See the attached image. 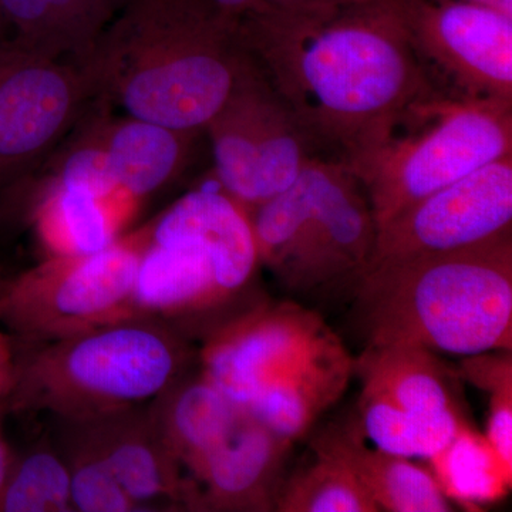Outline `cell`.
Here are the masks:
<instances>
[{
    "mask_svg": "<svg viewBox=\"0 0 512 512\" xmlns=\"http://www.w3.org/2000/svg\"><path fill=\"white\" fill-rule=\"evenodd\" d=\"M239 42L322 160L362 173L431 83L392 0H350L316 12L235 19Z\"/></svg>",
    "mask_w": 512,
    "mask_h": 512,
    "instance_id": "6da1fadb",
    "label": "cell"
},
{
    "mask_svg": "<svg viewBox=\"0 0 512 512\" xmlns=\"http://www.w3.org/2000/svg\"><path fill=\"white\" fill-rule=\"evenodd\" d=\"M248 59L235 19L211 3L130 0L79 66L94 99L134 119L201 133Z\"/></svg>",
    "mask_w": 512,
    "mask_h": 512,
    "instance_id": "7a4b0ae2",
    "label": "cell"
},
{
    "mask_svg": "<svg viewBox=\"0 0 512 512\" xmlns=\"http://www.w3.org/2000/svg\"><path fill=\"white\" fill-rule=\"evenodd\" d=\"M367 345L512 350V229L456 251L379 262L352 299Z\"/></svg>",
    "mask_w": 512,
    "mask_h": 512,
    "instance_id": "3957f363",
    "label": "cell"
},
{
    "mask_svg": "<svg viewBox=\"0 0 512 512\" xmlns=\"http://www.w3.org/2000/svg\"><path fill=\"white\" fill-rule=\"evenodd\" d=\"M261 264L293 295L353 299L377 238L372 204L348 165L313 158L281 194L249 211Z\"/></svg>",
    "mask_w": 512,
    "mask_h": 512,
    "instance_id": "277c9868",
    "label": "cell"
},
{
    "mask_svg": "<svg viewBox=\"0 0 512 512\" xmlns=\"http://www.w3.org/2000/svg\"><path fill=\"white\" fill-rule=\"evenodd\" d=\"M357 177L377 228L431 192L512 154V103L437 93Z\"/></svg>",
    "mask_w": 512,
    "mask_h": 512,
    "instance_id": "5b68a950",
    "label": "cell"
},
{
    "mask_svg": "<svg viewBox=\"0 0 512 512\" xmlns=\"http://www.w3.org/2000/svg\"><path fill=\"white\" fill-rule=\"evenodd\" d=\"M205 131L217 184L247 211L288 190L318 158L298 120L251 57Z\"/></svg>",
    "mask_w": 512,
    "mask_h": 512,
    "instance_id": "8992f818",
    "label": "cell"
},
{
    "mask_svg": "<svg viewBox=\"0 0 512 512\" xmlns=\"http://www.w3.org/2000/svg\"><path fill=\"white\" fill-rule=\"evenodd\" d=\"M92 100L82 66L6 40L0 47V190L49 157Z\"/></svg>",
    "mask_w": 512,
    "mask_h": 512,
    "instance_id": "52a82bcc",
    "label": "cell"
},
{
    "mask_svg": "<svg viewBox=\"0 0 512 512\" xmlns=\"http://www.w3.org/2000/svg\"><path fill=\"white\" fill-rule=\"evenodd\" d=\"M441 93L512 103V18L458 0H392Z\"/></svg>",
    "mask_w": 512,
    "mask_h": 512,
    "instance_id": "ba28073f",
    "label": "cell"
},
{
    "mask_svg": "<svg viewBox=\"0 0 512 512\" xmlns=\"http://www.w3.org/2000/svg\"><path fill=\"white\" fill-rule=\"evenodd\" d=\"M512 229V154L431 192L377 228L370 266L480 244Z\"/></svg>",
    "mask_w": 512,
    "mask_h": 512,
    "instance_id": "9c48e42d",
    "label": "cell"
},
{
    "mask_svg": "<svg viewBox=\"0 0 512 512\" xmlns=\"http://www.w3.org/2000/svg\"><path fill=\"white\" fill-rule=\"evenodd\" d=\"M332 333L318 312L301 303H265L212 340L205 353V379L248 409L266 384Z\"/></svg>",
    "mask_w": 512,
    "mask_h": 512,
    "instance_id": "30bf717a",
    "label": "cell"
},
{
    "mask_svg": "<svg viewBox=\"0 0 512 512\" xmlns=\"http://www.w3.org/2000/svg\"><path fill=\"white\" fill-rule=\"evenodd\" d=\"M173 350L156 333L116 328L73 346L66 373L74 386L103 399L134 402L160 392L174 373Z\"/></svg>",
    "mask_w": 512,
    "mask_h": 512,
    "instance_id": "8fae6325",
    "label": "cell"
},
{
    "mask_svg": "<svg viewBox=\"0 0 512 512\" xmlns=\"http://www.w3.org/2000/svg\"><path fill=\"white\" fill-rule=\"evenodd\" d=\"M355 375V357L332 333L305 359L266 384L248 410L268 429L301 440L342 399Z\"/></svg>",
    "mask_w": 512,
    "mask_h": 512,
    "instance_id": "7c38bea8",
    "label": "cell"
},
{
    "mask_svg": "<svg viewBox=\"0 0 512 512\" xmlns=\"http://www.w3.org/2000/svg\"><path fill=\"white\" fill-rule=\"evenodd\" d=\"M292 446L245 409L237 427L197 471L217 507L272 511Z\"/></svg>",
    "mask_w": 512,
    "mask_h": 512,
    "instance_id": "4fadbf2b",
    "label": "cell"
},
{
    "mask_svg": "<svg viewBox=\"0 0 512 512\" xmlns=\"http://www.w3.org/2000/svg\"><path fill=\"white\" fill-rule=\"evenodd\" d=\"M313 453L336 461L365 487L380 511H453L437 478L410 458L367 446L356 420L332 423L316 434Z\"/></svg>",
    "mask_w": 512,
    "mask_h": 512,
    "instance_id": "5bb4252c",
    "label": "cell"
},
{
    "mask_svg": "<svg viewBox=\"0 0 512 512\" xmlns=\"http://www.w3.org/2000/svg\"><path fill=\"white\" fill-rule=\"evenodd\" d=\"M96 117L94 127L111 180L117 191L131 197L153 194L183 173L200 134L130 116Z\"/></svg>",
    "mask_w": 512,
    "mask_h": 512,
    "instance_id": "9a60e30c",
    "label": "cell"
},
{
    "mask_svg": "<svg viewBox=\"0 0 512 512\" xmlns=\"http://www.w3.org/2000/svg\"><path fill=\"white\" fill-rule=\"evenodd\" d=\"M355 375L363 390L406 412L464 416L460 373L448 369L433 350L400 343L366 345L355 359Z\"/></svg>",
    "mask_w": 512,
    "mask_h": 512,
    "instance_id": "2e32d148",
    "label": "cell"
},
{
    "mask_svg": "<svg viewBox=\"0 0 512 512\" xmlns=\"http://www.w3.org/2000/svg\"><path fill=\"white\" fill-rule=\"evenodd\" d=\"M357 426L373 446L394 456L426 458L439 456L463 431L470 429L458 414H416L400 409L384 397L362 389Z\"/></svg>",
    "mask_w": 512,
    "mask_h": 512,
    "instance_id": "e0dca14e",
    "label": "cell"
},
{
    "mask_svg": "<svg viewBox=\"0 0 512 512\" xmlns=\"http://www.w3.org/2000/svg\"><path fill=\"white\" fill-rule=\"evenodd\" d=\"M138 262L136 251L113 244L96 254L79 256L57 285V311L72 318L110 311L133 293Z\"/></svg>",
    "mask_w": 512,
    "mask_h": 512,
    "instance_id": "ac0fdd59",
    "label": "cell"
},
{
    "mask_svg": "<svg viewBox=\"0 0 512 512\" xmlns=\"http://www.w3.org/2000/svg\"><path fill=\"white\" fill-rule=\"evenodd\" d=\"M312 463L289 473L275 498L279 512H379L375 500L350 471L313 453Z\"/></svg>",
    "mask_w": 512,
    "mask_h": 512,
    "instance_id": "d6986e66",
    "label": "cell"
},
{
    "mask_svg": "<svg viewBox=\"0 0 512 512\" xmlns=\"http://www.w3.org/2000/svg\"><path fill=\"white\" fill-rule=\"evenodd\" d=\"M245 407L232 402L210 380L187 387L175 402L173 430L195 468L220 446L244 416Z\"/></svg>",
    "mask_w": 512,
    "mask_h": 512,
    "instance_id": "ffe728a7",
    "label": "cell"
},
{
    "mask_svg": "<svg viewBox=\"0 0 512 512\" xmlns=\"http://www.w3.org/2000/svg\"><path fill=\"white\" fill-rule=\"evenodd\" d=\"M460 376L490 396L487 437L505 473L512 478V355L485 352L466 356Z\"/></svg>",
    "mask_w": 512,
    "mask_h": 512,
    "instance_id": "44dd1931",
    "label": "cell"
},
{
    "mask_svg": "<svg viewBox=\"0 0 512 512\" xmlns=\"http://www.w3.org/2000/svg\"><path fill=\"white\" fill-rule=\"evenodd\" d=\"M69 471L52 454L26 458L0 491V510L6 512L64 511L70 504Z\"/></svg>",
    "mask_w": 512,
    "mask_h": 512,
    "instance_id": "7402d4cb",
    "label": "cell"
},
{
    "mask_svg": "<svg viewBox=\"0 0 512 512\" xmlns=\"http://www.w3.org/2000/svg\"><path fill=\"white\" fill-rule=\"evenodd\" d=\"M50 217L60 229L63 244L73 254L86 256L113 244V231L103 201L77 188L55 185Z\"/></svg>",
    "mask_w": 512,
    "mask_h": 512,
    "instance_id": "603a6c76",
    "label": "cell"
},
{
    "mask_svg": "<svg viewBox=\"0 0 512 512\" xmlns=\"http://www.w3.org/2000/svg\"><path fill=\"white\" fill-rule=\"evenodd\" d=\"M64 59L83 64L130 0H49Z\"/></svg>",
    "mask_w": 512,
    "mask_h": 512,
    "instance_id": "cb8c5ba5",
    "label": "cell"
},
{
    "mask_svg": "<svg viewBox=\"0 0 512 512\" xmlns=\"http://www.w3.org/2000/svg\"><path fill=\"white\" fill-rule=\"evenodd\" d=\"M6 26H12L16 45L55 59H64L49 0H0Z\"/></svg>",
    "mask_w": 512,
    "mask_h": 512,
    "instance_id": "d4e9b609",
    "label": "cell"
},
{
    "mask_svg": "<svg viewBox=\"0 0 512 512\" xmlns=\"http://www.w3.org/2000/svg\"><path fill=\"white\" fill-rule=\"evenodd\" d=\"M103 461L131 501L151 500L163 491L157 458L143 444H121Z\"/></svg>",
    "mask_w": 512,
    "mask_h": 512,
    "instance_id": "484cf974",
    "label": "cell"
},
{
    "mask_svg": "<svg viewBox=\"0 0 512 512\" xmlns=\"http://www.w3.org/2000/svg\"><path fill=\"white\" fill-rule=\"evenodd\" d=\"M70 501L84 512L128 511L131 500L104 461L86 464L70 480Z\"/></svg>",
    "mask_w": 512,
    "mask_h": 512,
    "instance_id": "4316f807",
    "label": "cell"
},
{
    "mask_svg": "<svg viewBox=\"0 0 512 512\" xmlns=\"http://www.w3.org/2000/svg\"><path fill=\"white\" fill-rule=\"evenodd\" d=\"M218 12L231 19H238L251 13H296L316 12L332 8L350 0H208Z\"/></svg>",
    "mask_w": 512,
    "mask_h": 512,
    "instance_id": "83f0119b",
    "label": "cell"
},
{
    "mask_svg": "<svg viewBox=\"0 0 512 512\" xmlns=\"http://www.w3.org/2000/svg\"><path fill=\"white\" fill-rule=\"evenodd\" d=\"M458 2L473 3L484 8L497 10L505 16L512 18V0H458Z\"/></svg>",
    "mask_w": 512,
    "mask_h": 512,
    "instance_id": "f1b7e54d",
    "label": "cell"
},
{
    "mask_svg": "<svg viewBox=\"0 0 512 512\" xmlns=\"http://www.w3.org/2000/svg\"><path fill=\"white\" fill-rule=\"evenodd\" d=\"M9 476V464H8V454H6L5 447L0 443V491H2L3 485H5L6 480H8Z\"/></svg>",
    "mask_w": 512,
    "mask_h": 512,
    "instance_id": "f546056e",
    "label": "cell"
},
{
    "mask_svg": "<svg viewBox=\"0 0 512 512\" xmlns=\"http://www.w3.org/2000/svg\"><path fill=\"white\" fill-rule=\"evenodd\" d=\"M6 28H8V26H6L5 19H3V15H2V10H0V47L5 45V42H6V37H5Z\"/></svg>",
    "mask_w": 512,
    "mask_h": 512,
    "instance_id": "4dcf8cb0",
    "label": "cell"
},
{
    "mask_svg": "<svg viewBox=\"0 0 512 512\" xmlns=\"http://www.w3.org/2000/svg\"><path fill=\"white\" fill-rule=\"evenodd\" d=\"M183 2H208V0H183Z\"/></svg>",
    "mask_w": 512,
    "mask_h": 512,
    "instance_id": "1f68e13d",
    "label": "cell"
}]
</instances>
